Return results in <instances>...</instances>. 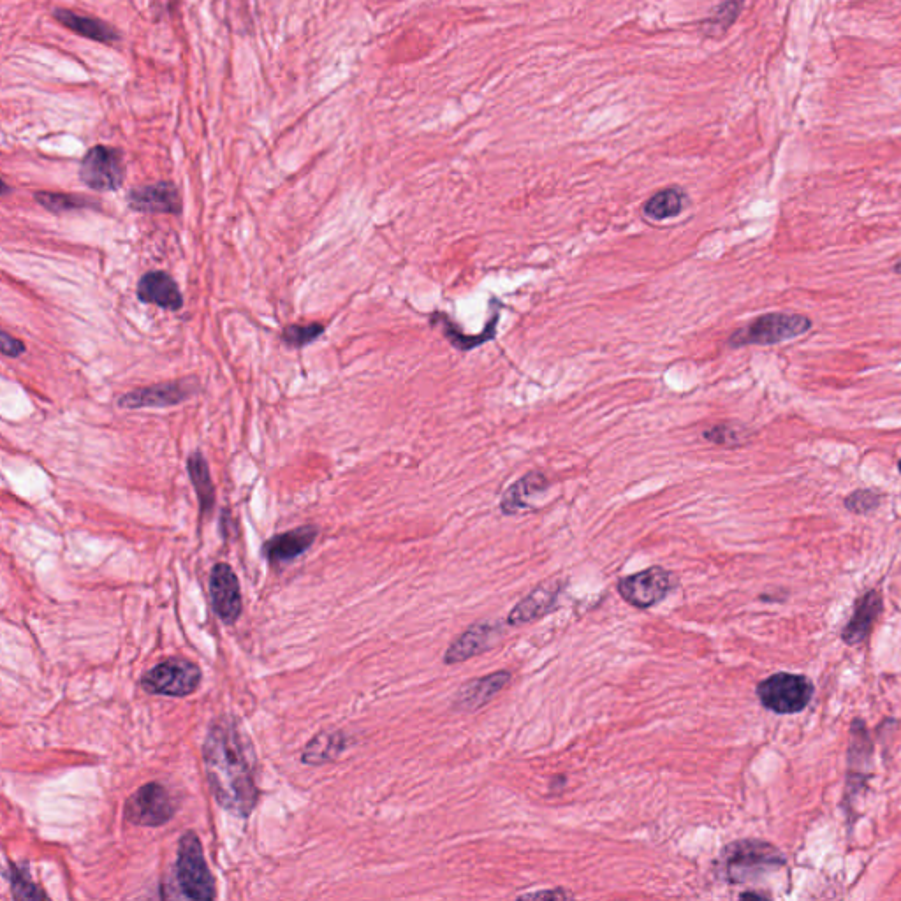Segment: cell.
Instances as JSON below:
<instances>
[{
  "label": "cell",
  "mask_w": 901,
  "mask_h": 901,
  "mask_svg": "<svg viewBox=\"0 0 901 901\" xmlns=\"http://www.w3.org/2000/svg\"><path fill=\"white\" fill-rule=\"evenodd\" d=\"M548 484H550L548 479L541 472H530L527 476L521 477L520 481H516L504 493L502 502H500L502 513L511 516V514L520 513L523 509H528L527 499L546 490Z\"/></svg>",
  "instance_id": "20"
},
{
  "label": "cell",
  "mask_w": 901,
  "mask_h": 901,
  "mask_svg": "<svg viewBox=\"0 0 901 901\" xmlns=\"http://www.w3.org/2000/svg\"><path fill=\"white\" fill-rule=\"evenodd\" d=\"M213 611L224 623H235L242 615V592L235 571L228 564L215 565L210 574Z\"/></svg>",
  "instance_id": "11"
},
{
  "label": "cell",
  "mask_w": 901,
  "mask_h": 901,
  "mask_svg": "<svg viewBox=\"0 0 901 901\" xmlns=\"http://www.w3.org/2000/svg\"><path fill=\"white\" fill-rule=\"evenodd\" d=\"M676 587L673 572L664 567H650L618 581V592L625 602L638 609H648L664 601Z\"/></svg>",
  "instance_id": "8"
},
{
  "label": "cell",
  "mask_w": 901,
  "mask_h": 901,
  "mask_svg": "<svg viewBox=\"0 0 901 901\" xmlns=\"http://www.w3.org/2000/svg\"><path fill=\"white\" fill-rule=\"evenodd\" d=\"M509 682H511L509 671H497V673L481 676L476 680H469L456 692L451 708L455 711H463V713L481 710L483 706L490 703L491 699L499 696L500 690L504 689Z\"/></svg>",
  "instance_id": "15"
},
{
  "label": "cell",
  "mask_w": 901,
  "mask_h": 901,
  "mask_svg": "<svg viewBox=\"0 0 901 901\" xmlns=\"http://www.w3.org/2000/svg\"><path fill=\"white\" fill-rule=\"evenodd\" d=\"M199 683L201 669L187 659L164 660L141 678V687L157 696H191L198 690Z\"/></svg>",
  "instance_id": "6"
},
{
  "label": "cell",
  "mask_w": 901,
  "mask_h": 901,
  "mask_svg": "<svg viewBox=\"0 0 901 901\" xmlns=\"http://www.w3.org/2000/svg\"><path fill=\"white\" fill-rule=\"evenodd\" d=\"M203 757L213 798L231 814L247 819L259 798L256 755L236 722L226 717L213 722Z\"/></svg>",
  "instance_id": "1"
},
{
  "label": "cell",
  "mask_w": 901,
  "mask_h": 901,
  "mask_svg": "<svg viewBox=\"0 0 901 901\" xmlns=\"http://www.w3.org/2000/svg\"><path fill=\"white\" fill-rule=\"evenodd\" d=\"M743 9V0H726L718 6L710 18L703 23V32L706 36H722L733 25Z\"/></svg>",
  "instance_id": "24"
},
{
  "label": "cell",
  "mask_w": 901,
  "mask_h": 901,
  "mask_svg": "<svg viewBox=\"0 0 901 901\" xmlns=\"http://www.w3.org/2000/svg\"><path fill=\"white\" fill-rule=\"evenodd\" d=\"M757 697L766 710L792 715L812 701L814 685L803 674L777 673L757 685Z\"/></svg>",
  "instance_id": "5"
},
{
  "label": "cell",
  "mask_w": 901,
  "mask_h": 901,
  "mask_svg": "<svg viewBox=\"0 0 901 901\" xmlns=\"http://www.w3.org/2000/svg\"><path fill=\"white\" fill-rule=\"evenodd\" d=\"M898 469H900V472H901V462L898 463Z\"/></svg>",
  "instance_id": "33"
},
{
  "label": "cell",
  "mask_w": 901,
  "mask_h": 901,
  "mask_svg": "<svg viewBox=\"0 0 901 901\" xmlns=\"http://www.w3.org/2000/svg\"><path fill=\"white\" fill-rule=\"evenodd\" d=\"M198 393L196 379H182L175 382H161L148 388L134 389L127 395L120 396L118 405L124 409H147V407H173L189 400Z\"/></svg>",
  "instance_id": "10"
},
{
  "label": "cell",
  "mask_w": 901,
  "mask_h": 901,
  "mask_svg": "<svg viewBox=\"0 0 901 901\" xmlns=\"http://www.w3.org/2000/svg\"><path fill=\"white\" fill-rule=\"evenodd\" d=\"M324 745H319V741L314 740L308 743L307 750L303 754V761L319 764V762H328L335 755L340 754V750H344V738L342 734H323Z\"/></svg>",
  "instance_id": "25"
},
{
  "label": "cell",
  "mask_w": 901,
  "mask_h": 901,
  "mask_svg": "<svg viewBox=\"0 0 901 901\" xmlns=\"http://www.w3.org/2000/svg\"><path fill=\"white\" fill-rule=\"evenodd\" d=\"M704 439L710 440L717 446H743L748 440L747 428L734 423L713 426L704 432Z\"/></svg>",
  "instance_id": "26"
},
{
  "label": "cell",
  "mask_w": 901,
  "mask_h": 901,
  "mask_svg": "<svg viewBox=\"0 0 901 901\" xmlns=\"http://www.w3.org/2000/svg\"><path fill=\"white\" fill-rule=\"evenodd\" d=\"M0 351H2V354H4V356H9V358H18V356H22L23 352L27 351V347H25V344H23L22 340L11 337L8 331H2Z\"/></svg>",
  "instance_id": "30"
},
{
  "label": "cell",
  "mask_w": 901,
  "mask_h": 901,
  "mask_svg": "<svg viewBox=\"0 0 901 901\" xmlns=\"http://www.w3.org/2000/svg\"><path fill=\"white\" fill-rule=\"evenodd\" d=\"M882 611V597L877 590L866 592L858 602L854 615L847 623V627L843 629L842 638L847 645H859L861 641H865L872 630L873 623L877 620V616Z\"/></svg>",
  "instance_id": "18"
},
{
  "label": "cell",
  "mask_w": 901,
  "mask_h": 901,
  "mask_svg": "<svg viewBox=\"0 0 901 901\" xmlns=\"http://www.w3.org/2000/svg\"><path fill=\"white\" fill-rule=\"evenodd\" d=\"M9 879H11V887H13L15 898H20V900H41V898H46V894L30 879V873L27 868L11 865Z\"/></svg>",
  "instance_id": "28"
},
{
  "label": "cell",
  "mask_w": 901,
  "mask_h": 901,
  "mask_svg": "<svg viewBox=\"0 0 901 901\" xmlns=\"http://www.w3.org/2000/svg\"><path fill=\"white\" fill-rule=\"evenodd\" d=\"M812 328V321L806 315L799 314H764L740 328L729 338L731 347H747V345H775L794 340L805 335Z\"/></svg>",
  "instance_id": "4"
},
{
  "label": "cell",
  "mask_w": 901,
  "mask_h": 901,
  "mask_svg": "<svg viewBox=\"0 0 901 901\" xmlns=\"http://www.w3.org/2000/svg\"><path fill=\"white\" fill-rule=\"evenodd\" d=\"M127 203L134 212L141 213L180 215L184 208L180 192L173 182H157V184L132 187L127 194Z\"/></svg>",
  "instance_id": "12"
},
{
  "label": "cell",
  "mask_w": 901,
  "mask_h": 901,
  "mask_svg": "<svg viewBox=\"0 0 901 901\" xmlns=\"http://www.w3.org/2000/svg\"><path fill=\"white\" fill-rule=\"evenodd\" d=\"M572 896L571 893H567L564 889H553V891H539V893H527L521 894L520 898H530V900H534V898H569Z\"/></svg>",
  "instance_id": "31"
},
{
  "label": "cell",
  "mask_w": 901,
  "mask_h": 901,
  "mask_svg": "<svg viewBox=\"0 0 901 901\" xmlns=\"http://www.w3.org/2000/svg\"><path fill=\"white\" fill-rule=\"evenodd\" d=\"M187 472H189L194 490L198 495L201 514L210 513L215 506V486H213L212 476H210V467L201 451H194L187 458Z\"/></svg>",
  "instance_id": "21"
},
{
  "label": "cell",
  "mask_w": 901,
  "mask_h": 901,
  "mask_svg": "<svg viewBox=\"0 0 901 901\" xmlns=\"http://www.w3.org/2000/svg\"><path fill=\"white\" fill-rule=\"evenodd\" d=\"M879 504L880 495L873 490L854 491L852 495L845 499V507L849 509L850 513L854 514L872 513L879 507Z\"/></svg>",
  "instance_id": "29"
},
{
  "label": "cell",
  "mask_w": 901,
  "mask_h": 901,
  "mask_svg": "<svg viewBox=\"0 0 901 901\" xmlns=\"http://www.w3.org/2000/svg\"><path fill=\"white\" fill-rule=\"evenodd\" d=\"M176 808V799L164 785L147 784L127 799L125 819L134 826L159 828L173 819Z\"/></svg>",
  "instance_id": "7"
},
{
  "label": "cell",
  "mask_w": 901,
  "mask_h": 901,
  "mask_svg": "<svg viewBox=\"0 0 901 901\" xmlns=\"http://www.w3.org/2000/svg\"><path fill=\"white\" fill-rule=\"evenodd\" d=\"M53 16H55V20L60 25H64L66 29L78 34V36L87 37V39L104 44H113L120 41V34H118L117 29L103 22V20H99V18L80 15V13H74V11H69V9H55Z\"/></svg>",
  "instance_id": "19"
},
{
  "label": "cell",
  "mask_w": 901,
  "mask_h": 901,
  "mask_svg": "<svg viewBox=\"0 0 901 901\" xmlns=\"http://www.w3.org/2000/svg\"><path fill=\"white\" fill-rule=\"evenodd\" d=\"M741 898H766V896L759 893H743L741 894Z\"/></svg>",
  "instance_id": "32"
},
{
  "label": "cell",
  "mask_w": 901,
  "mask_h": 901,
  "mask_svg": "<svg viewBox=\"0 0 901 901\" xmlns=\"http://www.w3.org/2000/svg\"><path fill=\"white\" fill-rule=\"evenodd\" d=\"M80 180L92 191H118L124 184L122 150L106 145L90 148L81 161Z\"/></svg>",
  "instance_id": "9"
},
{
  "label": "cell",
  "mask_w": 901,
  "mask_h": 901,
  "mask_svg": "<svg viewBox=\"0 0 901 901\" xmlns=\"http://www.w3.org/2000/svg\"><path fill=\"white\" fill-rule=\"evenodd\" d=\"M176 880L185 898L213 900L217 896L215 880L206 865L203 845L196 833H185L180 838L176 856Z\"/></svg>",
  "instance_id": "3"
},
{
  "label": "cell",
  "mask_w": 901,
  "mask_h": 901,
  "mask_svg": "<svg viewBox=\"0 0 901 901\" xmlns=\"http://www.w3.org/2000/svg\"><path fill=\"white\" fill-rule=\"evenodd\" d=\"M319 530L314 525L294 528L284 534L275 535L263 546V555L272 564H289L301 557L315 543Z\"/></svg>",
  "instance_id": "16"
},
{
  "label": "cell",
  "mask_w": 901,
  "mask_h": 901,
  "mask_svg": "<svg viewBox=\"0 0 901 901\" xmlns=\"http://www.w3.org/2000/svg\"><path fill=\"white\" fill-rule=\"evenodd\" d=\"M564 587L565 581L550 579L543 585L534 588L523 601L514 606L513 611L507 616V623L514 627H520V625L535 622V620L548 615L557 608L558 597L562 594Z\"/></svg>",
  "instance_id": "14"
},
{
  "label": "cell",
  "mask_w": 901,
  "mask_h": 901,
  "mask_svg": "<svg viewBox=\"0 0 901 901\" xmlns=\"http://www.w3.org/2000/svg\"><path fill=\"white\" fill-rule=\"evenodd\" d=\"M323 335L324 324H291V326H287V328H284V331H282V340H284V344L289 345V347L301 349V347L312 344V342H315L319 337H323Z\"/></svg>",
  "instance_id": "27"
},
{
  "label": "cell",
  "mask_w": 901,
  "mask_h": 901,
  "mask_svg": "<svg viewBox=\"0 0 901 901\" xmlns=\"http://www.w3.org/2000/svg\"><path fill=\"white\" fill-rule=\"evenodd\" d=\"M34 199L39 205L52 213L73 212V210H83V208H99V205H101V203H97L96 199L80 196V194H62V192H36Z\"/></svg>",
  "instance_id": "23"
},
{
  "label": "cell",
  "mask_w": 901,
  "mask_h": 901,
  "mask_svg": "<svg viewBox=\"0 0 901 901\" xmlns=\"http://www.w3.org/2000/svg\"><path fill=\"white\" fill-rule=\"evenodd\" d=\"M500 634L502 627L497 623H474L447 648V652L444 653V664L449 666L460 664L481 655L486 650H491V646L497 645Z\"/></svg>",
  "instance_id": "13"
},
{
  "label": "cell",
  "mask_w": 901,
  "mask_h": 901,
  "mask_svg": "<svg viewBox=\"0 0 901 901\" xmlns=\"http://www.w3.org/2000/svg\"><path fill=\"white\" fill-rule=\"evenodd\" d=\"M138 300L141 303L180 310L184 307V296L178 289L175 279L166 272H148L138 282Z\"/></svg>",
  "instance_id": "17"
},
{
  "label": "cell",
  "mask_w": 901,
  "mask_h": 901,
  "mask_svg": "<svg viewBox=\"0 0 901 901\" xmlns=\"http://www.w3.org/2000/svg\"><path fill=\"white\" fill-rule=\"evenodd\" d=\"M685 206V194L680 189H664L648 199L645 215L653 220H666L678 217Z\"/></svg>",
  "instance_id": "22"
},
{
  "label": "cell",
  "mask_w": 901,
  "mask_h": 901,
  "mask_svg": "<svg viewBox=\"0 0 901 901\" xmlns=\"http://www.w3.org/2000/svg\"><path fill=\"white\" fill-rule=\"evenodd\" d=\"M722 872L727 882L743 884L759 879L762 873L785 865L782 852L771 843L741 840L727 845L722 852Z\"/></svg>",
  "instance_id": "2"
}]
</instances>
